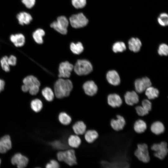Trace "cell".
Returning a JSON list of instances; mask_svg holds the SVG:
<instances>
[{
	"label": "cell",
	"instance_id": "cell-1",
	"mask_svg": "<svg viewBox=\"0 0 168 168\" xmlns=\"http://www.w3.org/2000/svg\"><path fill=\"white\" fill-rule=\"evenodd\" d=\"M72 88V83L70 80L60 78L54 85L55 96L58 99L67 97L70 95Z\"/></svg>",
	"mask_w": 168,
	"mask_h": 168
},
{
	"label": "cell",
	"instance_id": "cell-2",
	"mask_svg": "<svg viewBox=\"0 0 168 168\" xmlns=\"http://www.w3.org/2000/svg\"><path fill=\"white\" fill-rule=\"evenodd\" d=\"M149 152L150 160H153L155 157L163 160L168 156V143L166 141L154 143L151 146Z\"/></svg>",
	"mask_w": 168,
	"mask_h": 168
},
{
	"label": "cell",
	"instance_id": "cell-3",
	"mask_svg": "<svg viewBox=\"0 0 168 168\" xmlns=\"http://www.w3.org/2000/svg\"><path fill=\"white\" fill-rule=\"evenodd\" d=\"M56 157L58 161L63 162L70 166L77 163L75 152L72 149L59 151L56 154Z\"/></svg>",
	"mask_w": 168,
	"mask_h": 168
},
{
	"label": "cell",
	"instance_id": "cell-4",
	"mask_svg": "<svg viewBox=\"0 0 168 168\" xmlns=\"http://www.w3.org/2000/svg\"><path fill=\"white\" fill-rule=\"evenodd\" d=\"M75 73L78 75H87L91 73L93 70L92 66L88 61L85 59L78 60L74 66Z\"/></svg>",
	"mask_w": 168,
	"mask_h": 168
},
{
	"label": "cell",
	"instance_id": "cell-5",
	"mask_svg": "<svg viewBox=\"0 0 168 168\" xmlns=\"http://www.w3.org/2000/svg\"><path fill=\"white\" fill-rule=\"evenodd\" d=\"M134 155L139 161L143 163H148L150 161L148 147L146 143L138 144Z\"/></svg>",
	"mask_w": 168,
	"mask_h": 168
},
{
	"label": "cell",
	"instance_id": "cell-6",
	"mask_svg": "<svg viewBox=\"0 0 168 168\" xmlns=\"http://www.w3.org/2000/svg\"><path fill=\"white\" fill-rule=\"evenodd\" d=\"M68 23V20L66 17L61 16L58 17L56 21L51 24L50 27L59 33L65 35L67 32Z\"/></svg>",
	"mask_w": 168,
	"mask_h": 168
},
{
	"label": "cell",
	"instance_id": "cell-7",
	"mask_svg": "<svg viewBox=\"0 0 168 168\" xmlns=\"http://www.w3.org/2000/svg\"><path fill=\"white\" fill-rule=\"evenodd\" d=\"M71 25L75 28L83 27L88 23V20L82 13L72 15L69 18Z\"/></svg>",
	"mask_w": 168,
	"mask_h": 168
},
{
	"label": "cell",
	"instance_id": "cell-8",
	"mask_svg": "<svg viewBox=\"0 0 168 168\" xmlns=\"http://www.w3.org/2000/svg\"><path fill=\"white\" fill-rule=\"evenodd\" d=\"M73 65L68 61L61 63L58 68V77L60 78L69 77L73 69Z\"/></svg>",
	"mask_w": 168,
	"mask_h": 168
},
{
	"label": "cell",
	"instance_id": "cell-9",
	"mask_svg": "<svg viewBox=\"0 0 168 168\" xmlns=\"http://www.w3.org/2000/svg\"><path fill=\"white\" fill-rule=\"evenodd\" d=\"M134 85L136 91L138 93H141L151 86L152 83L150 79L145 77L137 79L135 81Z\"/></svg>",
	"mask_w": 168,
	"mask_h": 168
},
{
	"label": "cell",
	"instance_id": "cell-10",
	"mask_svg": "<svg viewBox=\"0 0 168 168\" xmlns=\"http://www.w3.org/2000/svg\"><path fill=\"white\" fill-rule=\"evenodd\" d=\"M116 119H112L110 121V125L114 130L117 131L122 130L124 128L126 121L124 118L121 115L117 114Z\"/></svg>",
	"mask_w": 168,
	"mask_h": 168
},
{
	"label": "cell",
	"instance_id": "cell-11",
	"mask_svg": "<svg viewBox=\"0 0 168 168\" xmlns=\"http://www.w3.org/2000/svg\"><path fill=\"white\" fill-rule=\"evenodd\" d=\"M11 162L13 165H16L18 168H22L26 166L28 162V159L26 156L18 153L12 157Z\"/></svg>",
	"mask_w": 168,
	"mask_h": 168
},
{
	"label": "cell",
	"instance_id": "cell-12",
	"mask_svg": "<svg viewBox=\"0 0 168 168\" xmlns=\"http://www.w3.org/2000/svg\"><path fill=\"white\" fill-rule=\"evenodd\" d=\"M124 99L125 104L129 106L137 104L139 101V96L133 91L127 92L124 96Z\"/></svg>",
	"mask_w": 168,
	"mask_h": 168
},
{
	"label": "cell",
	"instance_id": "cell-13",
	"mask_svg": "<svg viewBox=\"0 0 168 168\" xmlns=\"http://www.w3.org/2000/svg\"><path fill=\"white\" fill-rule=\"evenodd\" d=\"M107 101L108 104L113 108L119 107L123 103L122 98L116 94L109 95L107 96Z\"/></svg>",
	"mask_w": 168,
	"mask_h": 168
},
{
	"label": "cell",
	"instance_id": "cell-14",
	"mask_svg": "<svg viewBox=\"0 0 168 168\" xmlns=\"http://www.w3.org/2000/svg\"><path fill=\"white\" fill-rule=\"evenodd\" d=\"M83 88L85 93L90 96L95 95L98 90L97 85L92 81H87L84 83L83 86Z\"/></svg>",
	"mask_w": 168,
	"mask_h": 168
},
{
	"label": "cell",
	"instance_id": "cell-15",
	"mask_svg": "<svg viewBox=\"0 0 168 168\" xmlns=\"http://www.w3.org/2000/svg\"><path fill=\"white\" fill-rule=\"evenodd\" d=\"M12 147L11 138L8 135H5L0 139V153H4Z\"/></svg>",
	"mask_w": 168,
	"mask_h": 168
},
{
	"label": "cell",
	"instance_id": "cell-16",
	"mask_svg": "<svg viewBox=\"0 0 168 168\" xmlns=\"http://www.w3.org/2000/svg\"><path fill=\"white\" fill-rule=\"evenodd\" d=\"M86 125L82 121L79 120L75 123L72 126V129L75 134L82 135L86 130Z\"/></svg>",
	"mask_w": 168,
	"mask_h": 168
},
{
	"label": "cell",
	"instance_id": "cell-17",
	"mask_svg": "<svg viewBox=\"0 0 168 168\" xmlns=\"http://www.w3.org/2000/svg\"><path fill=\"white\" fill-rule=\"evenodd\" d=\"M106 79L111 84L117 86L120 83V80L118 72L115 70H111L108 72L106 74Z\"/></svg>",
	"mask_w": 168,
	"mask_h": 168
},
{
	"label": "cell",
	"instance_id": "cell-18",
	"mask_svg": "<svg viewBox=\"0 0 168 168\" xmlns=\"http://www.w3.org/2000/svg\"><path fill=\"white\" fill-rule=\"evenodd\" d=\"M150 129L151 132L156 135H159L163 133L165 130L164 124L159 121L153 122L151 125Z\"/></svg>",
	"mask_w": 168,
	"mask_h": 168
},
{
	"label": "cell",
	"instance_id": "cell-19",
	"mask_svg": "<svg viewBox=\"0 0 168 168\" xmlns=\"http://www.w3.org/2000/svg\"><path fill=\"white\" fill-rule=\"evenodd\" d=\"M84 138L88 143H91L97 139L99 134L96 129H91L86 130L84 133Z\"/></svg>",
	"mask_w": 168,
	"mask_h": 168
},
{
	"label": "cell",
	"instance_id": "cell-20",
	"mask_svg": "<svg viewBox=\"0 0 168 168\" xmlns=\"http://www.w3.org/2000/svg\"><path fill=\"white\" fill-rule=\"evenodd\" d=\"M82 140L79 135L76 134H71L68 137L67 143L68 146L72 148H78L81 145Z\"/></svg>",
	"mask_w": 168,
	"mask_h": 168
},
{
	"label": "cell",
	"instance_id": "cell-21",
	"mask_svg": "<svg viewBox=\"0 0 168 168\" xmlns=\"http://www.w3.org/2000/svg\"><path fill=\"white\" fill-rule=\"evenodd\" d=\"M11 41L16 47H21L23 46L25 42V38L22 34L12 35L10 37Z\"/></svg>",
	"mask_w": 168,
	"mask_h": 168
},
{
	"label": "cell",
	"instance_id": "cell-22",
	"mask_svg": "<svg viewBox=\"0 0 168 168\" xmlns=\"http://www.w3.org/2000/svg\"><path fill=\"white\" fill-rule=\"evenodd\" d=\"M20 24L23 25L29 24L32 20L31 16L26 12H21L18 13L16 16Z\"/></svg>",
	"mask_w": 168,
	"mask_h": 168
},
{
	"label": "cell",
	"instance_id": "cell-23",
	"mask_svg": "<svg viewBox=\"0 0 168 168\" xmlns=\"http://www.w3.org/2000/svg\"><path fill=\"white\" fill-rule=\"evenodd\" d=\"M147 124L143 120L139 119L136 120L133 124V130L137 133L140 134L144 133L147 129Z\"/></svg>",
	"mask_w": 168,
	"mask_h": 168
},
{
	"label": "cell",
	"instance_id": "cell-24",
	"mask_svg": "<svg viewBox=\"0 0 168 168\" xmlns=\"http://www.w3.org/2000/svg\"><path fill=\"white\" fill-rule=\"evenodd\" d=\"M129 49L134 52L139 51L142 46V43L138 38L133 37L131 38L128 42Z\"/></svg>",
	"mask_w": 168,
	"mask_h": 168
},
{
	"label": "cell",
	"instance_id": "cell-25",
	"mask_svg": "<svg viewBox=\"0 0 168 168\" xmlns=\"http://www.w3.org/2000/svg\"><path fill=\"white\" fill-rule=\"evenodd\" d=\"M23 84L29 88L32 86H40V83L38 79L33 75L28 76L23 80Z\"/></svg>",
	"mask_w": 168,
	"mask_h": 168
},
{
	"label": "cell",
	"instance_id": "cell-26",
	"mask_svg": "<svg viewBox=\"0 0 168 168\" xmlns=\"http://www.w3.org/2000/svg\"><path fill=\"white\" fill-rule=\"evenodd\" d=\"M58 119L59 123L64 126L69 125L72 121V118L71 116L64 111H62L59 113L58 116Z\"/></svg>",
	"mask_w": 168,
	"mask_h": 168
},
{
	"label": "cell",
	"instance_id": "cell-27",
	"mask_svg": "<svg viewBox=\"0 0 168 168\" xmlns=\"http://www.w3.org/2000/svg\"><path fill=\"white\" fill-rule=\"evenodd\" d=\"M145 94L149 100H152L158 97L159 91L157 89L151 86L146 90Z\"/></svg>",
	"mask_w": 168,
	"mask_h": 168
},
{
	"label": "cell",
	"instance_id": "cell-28",
	"mask_svg": "<svg viewBox=\"0 0 168 168\" xmlns=\"http://www.w3.org/2000/svg\"><path fill=\"white\" fill-rule=\"evenodd\" d=\"M45 34L44 31L41 29H38L33 33L32 36L35 41L37 44H41L43 43V37Z\"/></svg>",
	"mask_w": 168,
	"mask_h": 168
},
{
	"label": "cell",
	"instance_id": "cell-29",
	"mask_svg": "<svg viewBox=\"0 0 168 168\" xmlns=\"http://www.w3.org/2000/svg\"><path fill=\"white\" fill-rule=\"evenodd\" d=\"M42 94L45 99L48 101L51 102L53 100L54 97V94L51 88L46 87L42 91Z\"/></svg>",
	"mask_w": 168,
	"mask_h": 168
},
{
	"label": "cell",
	"instance_id": "cell-30",
	"mask_svg": "<svg viewBox=\"0 0 168 168\" xmlns=\"http://www.w3.org/2000/svg\"><path fill=\"white\" fill-rule=\"evenodd\" d=\"M70 49L73 54H79L83 51L84 47L80 42H78L77 43H72L70 45Z\"/></svg>",
	"mask_w": 168,
	"mask_h": 168
},
{
	"label": "cell",
	"instance_id": "cell-31",
	"mask_svg": "<svg viewBox=\"0 0 168 168\" xmlns=\"http://www.w3.org/2000/svg\"><path fill=\"white\" fill-rule=\"evenodd\" d=\"M30 106L33 111L35 112H38L42 109L43 104L41 100L39 99H35L31 101Z\"/></svg>",
	"mask_w": 168,
	"mask_h": 168
},
{
	"label": "cell",
	"instance_id": "cell-32",
	"mask_svg": "<svg viewBox=\"0 0 168 168\" xmlns=\"http://www.w3.org/2000/svg\"><path fill=\"white\" fill-rule=\"evenodd\" d=\"M51 144L53 148L56 149L63 150L67 149V145L62 141L58 140L54 141L51 142Z\"/></svg>",
	"mask_w": 168,
	"mask_h": 168
},
{
	"label": "cell",
	"instance_id": "cell-33",
	"mask_svg": "<svg viewBox=\"0 0 168 168\" xmlns=\"http://www.w3.org/2000/svg\"><path fill=\"white\" fill-rule=\"evenodd\" d=\"M126 49V46L125 43L122 41L115 42L112 46V50L115 53L122 52Z\"/></svg>",
	"mask_w": 168,
	"mask_h": 168
},
{
	"label": "cell",
	"instance_id": "cell-34",
	"mask_svg": "<svg viewBox=\"0 0 168 168\" xmlns=\"http://www.w3.org/2000/svg\"><path fill=\"white\" fill-rule=\"evenodd\" d=\"M157 21L161 26H167L168 24V15L166 13L160 14L157 18Z\"/></svg>",
	"mask_w": 168,
	"mask_h": 168
},
{
	"label": "cell",
	"instance_id": "cell-35",
	"mask_svg": "<svg viewBox=\"0 0 168 168\" xmlns=\"http://www.w3.org/2000/svg\"><path fill=\"white\" fill-rule=\"evenodd\" d=\"M8 58L7 56H4L1 58L0 61L2 68L6 72H9L10 70V65L7 61Z\"/></svg>",
	"mask_w": 168,
	"mask_h": 168
},
{
	"label": "cell",
	"instance_id": "cell-36",
	"mask_svg": "<svg viewBox=\"0 0 168 168\" xmlns=\"http://www.w3.org/2000/svg\"><path fill=\"white\" fill-rule=\"evenodd\" d=\"M135 109L137 114L141 117L147 115L149 112L145 109L141 105H136Z\"/></svg>",
	"mask_w": 168,
	"mask_h": 168
},
{
	"label": "cell",
	"instance_id": "cell-37",
	"mask_svg": "<svg viewBox=\"0 0 168 168\" xmlns=\"http://www.w3.org/2000/svg\"><path fill=\"white\" fill-rule=\"evenodd\" d=\"M158 52L160 55H167L168 54V45L165 44H161L159 46Z\"/></svg>",
	"mask_w": 168,
	"mask_h": 168
},
{
	"label": "cell",
	"instance_id": "cell-38",
	"mask_svg": "<svg viewBox=\"0 0 168 168\" xmlns=\"http://www.w3.org/2000/svg\"><path fill=\"white\" fill-rule=\"evenodd\" d=\"M73 6L76 8H81L85 6L86 0H72Z\"/></svg>",
	"mask_w": 168,
	"mask_h": 168
},
{
	"label": "cell",
	"instance_id": "cell-39",
	"mask_svg": "<svg viewBox=\"0 0 168 168\" xmlns=\"http://www.w3.org/2000/svg\"><path fill=\"white\" fill-rule=\"evenodd\" d=\"M141 105L147 111L150 112L152 110V103L148 99H144L141 102Z\"/></svg>",
	"mask_w": 168,
	"mask_h": 168
},
{
	"label": "cell",
	"instance_id": "cell-40",
	"mask_svg": "<svg viewBox=\"0 0 168 168\" xmlns=\"http://www.w3.org/2000/svg\"><path fill=\"white\" fill-rule=\"evenodd\" d=\"M60 165L58 161L53 159L50 161L45 165L46 168H58L60 167Z\"/></svg>",
	"mask_w": 168,
	"mask_h": 168
},
{
	"label": "cell",
	"instance_id": "cell-41",
	"mask_svg": "<svg viewBox=\"0 0 168 168\" xmlns=\"http://www.w3.org/2000/svg\"><path fill=\"white\" fill-rule=\"evenodd\" d=\"M22 3L28 8H32L35 5V0H22Z\"/></svg>",
	"mask_w": 168,
	"mask_h": 168
},
{
	"label": "cell",
	"instance_id": "cell-42",
	"mask_svg": "<svg viewBox=\"0 0 168 168\" xmlns=\"http://www.w3.org/2000/svg\"><path fill=\"white\" fill-rule=\"evenodd\" d=\"M40 86H34L30 87L29 90L30 94L32 95H36L39 91Z\"/></svg>",
	"mask_w": 168,
	"mask_h": 168
},
{
	"label": "cell",
	"instance_id": "cell-43",
	"mask_svg": "<svg viewBox=\"0 0 168 168\" xmlns=\"http://www.w3.org/2000/svg\"><path fill=\"white\" fill-rule=\"evenodd\" d=\"M7 61L10 66H14L16 63V58L15 56L11 55L8 57Z\"/></svg>",
	"mask_w": 168,
	"mask_h": 168
},
{
	"label": "cell",
	"instance_id": "cell-44",
	"mask_svg": "<svg viewBox=\"0 0 168 168\" xmlns=\"http://www.w3.org/2000/svg\"><path fill=\"white\" fill-rule=\"evenodd\" d=\"M5 86V82L4 81L0 79V92L4 90Z\"/></svg>",
	"mask_w": 168,
	"mask_h": 168
},
{
	"label": "cell",
	"instance_id": "cell-45",
	"mask_svg": "<svg viewBox=\"0 0 168 168\" xmlns=\"http://www.w3.org/2000/svg\"><path fill=\"white\" fill-rule=\"evenodd\" d=\"M21 90L24 92H27L29 91V88L26 85L23 84L21 86Z\"/></svg>",
	"mask_w": 168,
	"mask_h": 168
},
{
	"label": "cell",
	"instance_id": "cell-46",
	"mask_svg": "<svg viewBox=\"0 0 168 168\" xmlns=\"http://www.w3.org/2000/svg\"><path fill=\"white\" fill-rule=\"evenodd\" d=\"M1 159H0V165L1 164Z\"/></svg>",
	"mask_w": 168,
	"mask_h": 168
}]
</instances>
